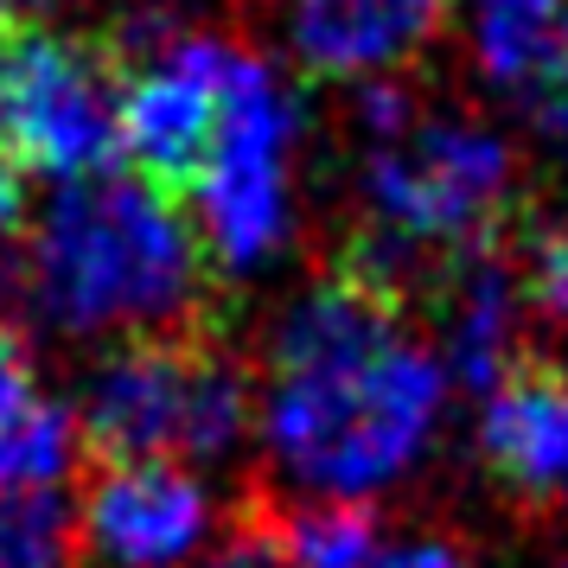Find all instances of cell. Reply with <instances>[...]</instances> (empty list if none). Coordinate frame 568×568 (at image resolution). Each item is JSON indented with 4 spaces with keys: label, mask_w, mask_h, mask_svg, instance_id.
Returning a JSON list of instances; mask_svg holds the SVG:
<instances>
[{
    "label": "cell",
    "mask_w": 568,
    "mask_h": 568,
    "mask_svg": "<svg viewBox=\"0 0 568 568\" xmlns=\"http://www.w3.org/2000/svg\"><path fill=\"white\" fill-rule=\"evenodd\" d=\"M268 377V447L326 498L389 486L428 447L447 396V371L403 333V294L352 262L282 320Z\"/></svg>",
    "instance_id": "cell-1"
},
{
    "label": "cell",
    "mask_w": 568,
    "mask_h": 568,
    "mask_svg": "<svg viewBox=\"0 0 568 568\" xmlns=\"http://www.w3.org/2000/svg\"><path fill=\"white\" fill-rule=\"evenodd\" d=\"M205 236L141 180H71L32 243V307L64 333L192 320Z\"/></svg>",
    "instance_id": "cell-2"
},
{
    "label": "cell",
    "mask_w": 568,
    "mask_h": 568,
    "mask_svg": "<svg viewBox=\"0 0 568 568\" xmlns=\"http://www.w3.org/2000/svg\"><path fill=\"white\" fill-rule=\"evenodd\" d=\"M83 460H224L250 428V384L199 320L129 333L83 384Z\"/></svg>",
    "instance_id": "cell-3"
},
{
    "label": "cell",
    "mask_w": 568,
    "mask_h": 568,
    "mask_svg": "<svg viewBox=\"0 0 568 568\" xmlns=\"http://www.w3.org/2000/svg\"><path fill=\"white\" fill-rule=\"evenodd\" d=\"M122 58L103 32L32 27L0 7V154L20 173L97 180L122 160Z\"/></svg>",
    "instance_id": "cell-4"
},
{
    "label": "cell",
    "mask_w": 568,
    "mask_h": 568,
    "mask_svg": "<svg viewBox=\"0 0 568 568\" xmlns=\"http://www.w3.org/2000/svg\"><path fill=\"white\" fill-rule=\"evenodd\" d=\"M103 39L122 58V160L160 199L192 205L217 154L231 45L211 32H180L166 13H134Z\"/></svg>",
    "instance_id": "cell-5"
},
{
    "label": "cell",
    "mask_w": 568,
    "mask_h": 568,
    "mask_svg": "<svg viewBox=\"0 0 568 568\" xmlns=\"http://www.w3.org/2000/svg\"><path fill=\"white\" fill-rule=\"evenodd\" d=\"M364 185L377 205V231L409 243L415 256H479L511 217V154L473 122L389 134V148L371 154Z\"/></svg>",
    "instance_id": "cell-6"
},
{
    "label": "cell",
    "mask_w": 568,
    "mask_h": 568,
    "mask_svg": "<svg viewBox=\"0 0 568 568\" xmlns=\"http://www.w3.org/2000/svg\"><path fill=\"white\" fill-rule=\"evenodd\" d=\"M294 103L275 83V71L256 52L231 45L224 58V122H217V154L199 185V217H205V256L217 268H256L287 243V141H294Z\"/></svg>",
    "instance_id": "cell-7"
},
{
    "label": "cell",
    "mask_w": 568,
    "mask_h": 568,
    "mask_svg": "<svg viewBox=\"0 0 568 568\" xmlns=\"http://www.w3.org/2000/svg\"><path fill=\"white\" fill-rule=\"evenodd\" d=\"M211 524L205 486L173 460L90 466L83 479V537L115 568H173L185 562Z\"/></svg>",
    "instance_id": "cell-8"
},
{
    "label": "cell",
    "mask_w": 568,
    "mask_h": 568,
    "mask_svg": "<svg viewBox=\"0 0 568 568\" xmlns=\"http://www.w3.org/2000/svg\"><path fill=\"white\" fill-rule=\"evenodd\" d=\"M460 0H294V52L313 78H377L409 64Z\"/></svg>",
    "instance_id": "cell-9"
},
{
    "label": "cell",
    "mask_w": 568,
    "mask_h": 568,
    "mask_svg": "<svg viewBox=\"0 0 568 568\" xmlns=\"http://www.w3.org/2000/svg\"><path fill=\"white\" fill-rule=\"evenodd\" d=\"M491 473L524 498H568V371L549 358H517L491 384L479 422Z\"/></svg>",
    "instance_id": "cell-10"
},
{
    "label": "cell",
    "mask_w": 568,
    "mask_h": 568,
    "mask_svg": "<svg viewBox=\"0 0 568 568\" xmlns=\"http://www.w3.org/2000/svg\"><path fill=\"white\" fill-rule=\"evenodd\" d=\"M447 352L473 389H491L511 371V275L491 250L447 262Z\"/></svg>",
    "instance_id": "cell-11"
},
{
    "label": "cell",
    "mask_w": 568,
    "mask_h": 568,
    "mask_svg": "<svg viewBox=\"0 0 568 568\" xmlns=\"http://www.w3.org/2000/svg\"><path fill=\"white\" fill-rule=\"evenodd\" d=\"M473 39L486 78L530 97L562 39V0H473Z\"/></svg>",
    "instance_id": "cell-12"
},
{
    "label": "cell",
    "mask_w": 568,
    "mask_h": 568,
    "mask_svg": "<svg viewBox=\"0 0 568 568\" xmlns=\"http://www.w3.org/2000/svg\"><path fill=\"white\" fill-rule=\"evenodd\" d=\"M71 562V517L52 486L0 491V568H64Z\"/></svg>",
    "instance_id": "cell-13"
},
{
    "label": "cell",
    "mask_w": 568,
    "mask_h": 568,
    "mask_svg": "<svg viewBox=\"0 0 568 568\" xmlns=\"http://www.w3.org/2000/svg\"><path fill=\"white\" fill-rule=\"evenodd\" d=\"M64 466H71V415L58 403H39L13 428H0V491H45Z\"/></svg>",
    "instance_id": "cell-14"
},
{
    "label": "cell",
    "mask_w": 568,
    "mask_h": 568,
    "mask_svg": "<svg viewBox=\"0 0 568 568\" xmlns=\"http://www.w3.org/2000/svg\"><path fill=\"white\" fill-rule=\"evenodd\" d=\"M287 530H294L301 568H364L377 556V517H371V505H358V498H333V505H320V511L294 517Z\"/></svg>",
    "instance_id": "cell-15"
},
{
    "label": "cell",
    "mask_w": 568,
    "mask_h": 568,
    "mask_svg": "<svg viewBox=\"0 0 568 568\" xmlns=\"http://www.w3.org/2000/svg\"><path fill=\"white\" fill-rule=\"evenodd\" d=\"M192 568H301V556H294V530L268 511V498H243L224 524V537Z\"/></svg>",
    "instance_id": "cell-16"
},
{
    "label": "cell",
    "mask_w": 568,
    "mask_h": 568,
    "mask_svg": "<svg viewBox=\"0 0 568 568\" xmlns=\"http://www.w3.org/2000/svg\"><path fill=\"white\" fill-rule=\"evenodd\" d=\"M39 371H32L27 333L13 320V275L0 268V428H13L27 409H39Z\"/></svg>",
    "instance_id": "cell-17"
},
{
    "label": "cell",
    "mask_w": 568,
    "mask_h": 568,
    "mask_svg": "<svg viewBox=\"0 0 568 568\" xmlns=\"http://www.w3.org/2000/svg\"><path fill=\"white\" fill-rule=\"evenodd\" d=\"M530 294L542 313L568 320V211L530 236Z\"/></svg>",
    "instance_id": "cell-18"
},
{
    "label": "cell",
    "mask_w": 568,
    "mask_h": 568,
    "mask_svg": "<svg viewBox=\"0 0 568 568\" xmlns=\"http://www.w3.org/2000/svg\"><path fill=\"white\" fill-rule=\"evenodd\" d=\"M364 568H466L454 542H403V549H377Z\"/></svg>",
    "instance_id": "cell-19"
},
{
    "label": "cell",
    "mask_w": 568,
    "mask_h": 568,
    "mask_svg": "<svg viewBox=\"0 0 568 568\" xmlns=\"http://www.w3.org/2000/svg\"><path fill=\"white\" fill-rule=\"evenodd\" d=\"M20 205H27V199H20V166L0 154V231L20 224Z\"/></svg>",
    "instance_id": "cell-20"
},
{
    "label": "cell",
    "mask_w": 568,
    "mask_h": 568,
    "mask_svg": "<svg viewBox=\"0 0 568 568\" xmlns=\"http://www.w3.org/2000/svg\"><path fill=\"white\" fill-rule=\"evenodd\" d=\"M562 568H568V562H562Z\"/></svg>",
    "instance_id": "cell-21"
}]
</instances>
